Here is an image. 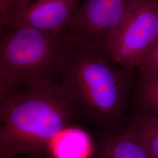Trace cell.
I'll list each match as a JSON object with an SVG mask.
<instances>
[{
	"label": "cell",
	"mask_w": 158,
	"mask_h": 158,
	"mask_svg": "<svg viewBox=\"0 0 158 158\" xmlns=\"http://www.w3.org/2000/svg\"><path fill=\"white\" fill-rule=\"evenodd\" d=\"M126 132L140 142L151 158H158V119L141 110L130 117Z\"/></svg>",
	"instance_id": "9c48e42d"
},
{
	"label": "cell",
	"mask_w": 158,
	"mask_h": 158,
	"mask_svg": "<svg viewBox=\"0 0 158 158\" xmlns=\"http://www.w3.org/2000/svg\"><path fill=\"white\" fill-rule=\"evenodd\" d=\"M94 145L85 131L66 128L53 142L51 158H91Z\"/></svg>",
	"instance_id": "ba28073f"
},
{
	"label": "cell",
	"mask_w": 158,
	"mask_h": 158,
	"mask_svg": "<svg viewBox=\"0 0 158 158\" xmlns=\"http://www.w3.org/2000/svg\"><path fill=\"white\" fill-rule=\"evenodd\" d=\"M34 0H0V24L17 12L27 7Z\"/></svg>",
	"instance_id": "7c38bea8"
},
{
	"label": "cell",
	"mask_w": 158,
	"mask_h": 158,
	"mask_svg": "<svg viewBox=\"0 0 158 158\" xmlns=\"http://www.w3.org/2000/svg\"><path fill=\"white\" fill-rule=\"evenodd\" d=\"M158 36V0H131L124 17L110 36L104 54L131 72L137 69Z\"/></svg>",
	"instance_id": "277c9868"
},
{
	"label": "cell",
	"mask_w": 158,
	"mask_h": 158,
	"mask_svg": "<svg viewBox=\"0 0 158 158\" xmlns=\"http://www.w3.org/2000/svg\"><path fill=\"white\" fill-rule=\"evenodd\" d=\"M139 74L136 97L139 110L158 119V74Z\"/></svg>",
	"instance_id": "30bf717a"
},
{
	"label": "cell",
	"mask_w": 158,
	"mask_h": 158,
	"mask_svg": "<svg viewBox=\"0 0 158 158\" xmlns=\"http://www.w3.org/2000/svg\"><path fill=\"white\" fill-rule=\"evenodd\" d=\"M91 158H151L146 149L135 138L125 131L107 132L102 136Z\"/></svg>",
	"instance_id": "52a82bcc"
},
{
	"label": "cell",
	"mask_w": 158,
	"mask_h": 158,
	"mask_svg": "<svg viewBox=\"0 0 158 158\" xmlns=\"http://www.w3.org/2000/svg\"><path fill=\"white\" fill-rule=\"evenodd\" d=\"M131 1L82 0L62 31L94 46L104 54L108 40L123 21Z\"/></svg>",
	"instance_id": "5b68a950"
},
{
	"label": "cell",
	"mask_w": 158,
	"mask_h": 158,
	"mask_svg": "<svg viewBox=\"0 0 158 158\" xmlns=\"http://www.w3.org/2000/svg\"><path fill=\"white\" fill-rule=\"evenodd\" d=\"M137 69L139 73L158 74V36Z\"/></svg>",
	"instance_id": "8fae6325"
},
{
	"label": "cell",
	"mask_w": 158,
	"mask_h": 158,
	"mask_svg": "<svg viewBox=\"0 0 158 158\" xmlns=\"http://www.w3.org/2000/svg\"><path fill=\"white\" fill-rule=\"evenodd\" d=\"M64 32V31H63ZM58 80L83 117L104 125L124 117L132 76L94 46L66 33Z\"/></svg>",
	"instance_id": "7a4b0ae2"
},
{
	"label": "cell",
	"mask_w": 158,
	"mask_h": 158,
	"mask_svg": "<svg viewBox=\"0 0 158 158\" xmlns=\"http://www.w3.org/2000/svg\"><path fill=\"white\" fill-rule=\"evenodd\" d=\"M84 117L55 78L40 79L0 97V158H51L52 144Z\"/></svg>",
	"instance_id": "6da1fadb"
},
{
	"label": "cell",
	"mask_w": 158,
	"mask_h": 158,
	"mask_svg": "<svg viewBox=\"0 0 158 158\" xmlns=\"http://www.w3.org/2000/svg\"><path fill=\"white\" fill-rule=\"evenodd\" d=\"M63 32L29 27L1 29L0 97L40 79H58Z\"/></svg>",
	"instance_id": "3957f363"
},
{
	"label": "cell",
	"mask_w": 158,
	"mask_h": 158,
	"mask_svg": "<svg viewBox=\"0 0 158 158\" xmlns=\"http://www.w3.org/2000/svg\"><path fill=\"white\" fill-rule=\"evenodd\" d=\"M82 0H34L0 24L1 29L29 27L59 33L65 28Z\"/></svg>",
	"instance_id": "8992f818"
}]
</instances>
